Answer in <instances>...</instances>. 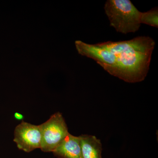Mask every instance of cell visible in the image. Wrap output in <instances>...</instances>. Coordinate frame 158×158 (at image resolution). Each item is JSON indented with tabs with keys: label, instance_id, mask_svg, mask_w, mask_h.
<instances>
[{
	"label": "cell",
	"instance_id": "obj_4",
	"mask_svg": "<svg viewBox=\"0 0 158 158\" xmlns=\"http://www.w3.org/2000/svg\"><path fill=\"white\" fill-rule=\"evenodd\" d=\"M42 134L40 125H35L23 120L15 128L14 141L19 149L26 152L40 148Z\"/></svg>",
	"mask_w": 158,
	"mask_h": 158
},
{
	"label": "cell",
	"instance_id": "obj_2",
	"mask_svg": "<svg viewBox=\"0 0 158 158\" xmlns=\"http://www.w3.org/2000/svg\"><path fill=\"white\" fill-rule=\"evenodd\" d=\"M104 9L110 25L117 32L127 34L139 30L141 12L129 0H108Z\"/></svg>",
	"mask_w": 158,
	"mask_h": 158
},
{
	"label": "cell",
	"instance_id": "obj_6",
	"mask_svg": "<svg viewBox=\"0 0 158 158\" xmlns=\"http://www.w3.org/2000/svg\"><path fill=\"white\" fill-rule=\"evenodd\" d=\"M84 158H102V144L95 136L84 135L79 136Z\"/></svg>",
	"mask_w": 158,
	"mask_h": 158
},
{
	"label": "cell",
	"instance_id": "obj_7",
	"mask_svg": "<svg viewBox=\"0 0 158 158\" xmlns=\"http://www.w3.org/2000/svg\"><path fill=\"white\" fill-rule=\"evenodd\" d=\"M158 10L157 8L153 9L145 12H141L140 22L141 23L158 28Z\"/></svg>",
	"mask_w": 158,
	"mask_h": 158
},
{
	"label": "cell",
	"instance_id": "obj_1",
	"mask_svg": "<svg viewBox=\"0 0 158 158\" xmlns=\"http://www.w3.org/2000/svg\"><path fill=\"white\" fill-rule=\"evenodd\" d=\"M102 43L110 52V74L128 83L145 79L155 46L152 38L138 37L131 40Z\"/></svg>",
	"mask_w": 158,
	"mask_h": 158
},
{
	"label": "cell",
	"instance_id": "obj_8",
	"mask_svg": "<svg viewBox=\"0 0 158 158\" xmlns=\"http://www.w3.org/2000/svg\"><path fill=\"white\" fill-rule=\"evenodd\" d=\"M14 117L15 119L18 120H23L24 118V116L22 114L19 113H15Z\"/></svg>",
	"mask_w": 158,
	"mask_h": 158
},
{
	"label": "cell",
	"instance_id": "obj_3",
	"mask_svg": "<svg viewBox=\"0 0 158 158\" xmlns=\"http://www.w3.org/2000/svg\"><path fill=\"white\" fill-rule=\"evenodd\" d=\"M40 126L42 141L40 149L44 152H53L69 133L65 119L59 112L53 114Z\"/></svg>",
	"mask_w": 158,
	"mask_h": 158
},
{
	"label": "cell",
	"instance_id": "obj_5",
	"mask_svg": "<svg viewBox=\"0 0 158 158\" xmlns=\"http://www.w3.org/2000/svg\"><path fill=\"white\" fill-rule=\"evenodd\" d=\"M52 152L59 158H84L80 137L69 133Z\"/></svg>",
	"mask_w": 158,
	"mask_h": 158
}]
</instances>
